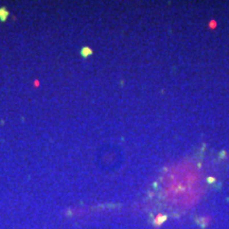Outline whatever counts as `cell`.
<instances>
[{
    "label": "cell",
    "instance_id": "1",
    "mask_svg": "<svg viewBox=\"0 0 229 229\" xmlns=\"http://www.w3.org/2000/svg\"><path fill=\"white\" fill-rule=\"evenodd\" d=\"M92 53V50H90L88 47H85L83 50H82V54H83V56H88L89 54H91Z\"/></svg>",
    "mask_w": 229,
    "mask_h": 229
},
{
    "label": "cell",
    "instance_id": "2",
    "mask_svg": "<svg viewBox=\"0 0 229 229\" xmlns=\"http://www.w3.org/2000/svg\"><path fill=\"white\" fill-rule=\"evenodd\" d=\"M216 26H218V23H216L215 20H211V21L209 22V27L211 28V29H215Z\"/></svg>",
    "mask_w": 229,
    "mask_h": 229
},
{
    "label": "cell",
    "instance_id": "3",
    "mask_svg": "<svg viewBox=\"0 0 229 229\" xmlns=\"http://www.w3.org/2000/svg\"><path fill=\"white\" fill-rule=\"evenodd\" d=\"M208 181H214V178H211V177H210V178H208Z\"/></svg>",
    "mask_w": 229,
    "mask_h": 229
}]
</instances>
